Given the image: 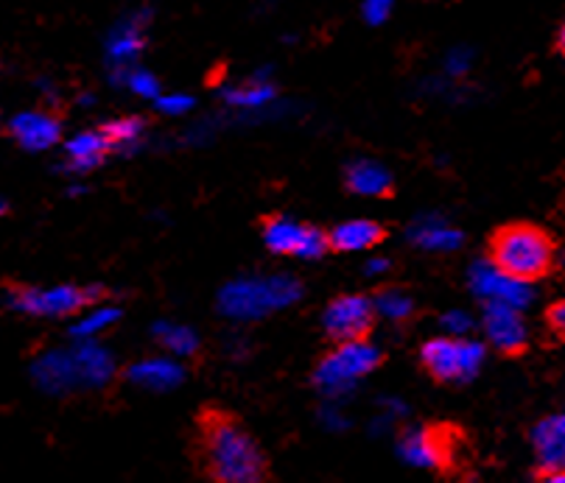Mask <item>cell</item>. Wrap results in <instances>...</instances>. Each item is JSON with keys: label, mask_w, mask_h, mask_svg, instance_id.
<instances>
[{"label": "cell", "mask_w": 565, "mask_h": 483, "mask_svg": "<svg viewBox=\"0 0 565 483\" xmlns=\"http://www.w3.org/2000/svg\"><path fill=\"white\" fill-rule=\"evenodd\" d=\"M102 297L98 288H76V286H60L51 291H40L34 286H23L14 282L9 286V304L25 313H40V316H71L78 313L93 299Z\"/></svg>", "instance_id": "obj_5"}, {"label": "cell", "mask_w": 565, "mask_h": 483, "mask_svg": "<svg viewBox=\"0 0 565 483\" xmlns=\"http://www.w3.org/2000/svg\"><path fill=\"white\" fill-rule=\"evenodd\" d=\"M9 129H12L18 143L25 146V149H49V146H54L60 140L62 124L60 118H54L49 112H25L18 115Z\"/></svg>", "instance_id": "obj_12"}, {"label": "cell", "mask_w": 565, "mask_h": 483, "mask_svg": "<svg viewBox=\"0 0 565 483\" xmlns=\"http://www.w3.org/2000/svg\"><path fill=\"white\" fill-rule=\"evenodd\" d=\"M559 266V269H565V249L557 251V260H554Z\"/></svg>", "instance_id": "obj_25"}, {"label": "cell", "mask_w": 565, "mask_h": 483, "mask_svg": "<svg viewBox=\"0 0 565 483\" xmlns=\"http://www.w3.org/2000/svg\"><path fill=\"white\" fill-rule=\"evenodd\" d=\"M375 311L373 297L364 293H348V297H337L322 313V330L326 339L333 346L344 344H367V339L375 330Z\"/></svg>", "instance_id": "obj_4"}, {"label": "cell", "mask_w": 565, "mask_h": 483, "mask_svg": "<svg viewBox=\"0 0 565 483\" xmlns=\"http://www.w3.org/2000/svg\"><path fill=\"white\" fill-rule=\"evenodd\" d=\"M484 333L490 346H495L501 355H521L530 341L521 311L499 302L484 304Z\"/></svg>", "instance_id": "obj_10"}, {"label": "cell", "mask_w": 565, "mask_h": 483, "mask_svg": "<svg viewBox=\"0 0 565 483\" xmlns=\"http://www.w3.org/2000/svg\"><path fill=\"white\" fill-rule=\"evenodd\" d=\"M109 146H113V143H109L107 135H104L102 129L85 131L82 138H76V140H71V143H67L71 168H73V171H90V168H96L98 162L107 157Z\"/></svg>", "instance_id": "obj_15"}, {"label": "cell", "mask_w": 565, "mask_h": 483, "mask_svg": "<svg viewBox=\"0 0 565 483\" xmlns=\"http://www.w3.org/2000/svg\"><path fill=\"white\" fill-rule=\"evenodd\" d=\"M373 304L375 311L384 313L392 322H409L415 316V302L403 291H397V288H381L373 297Z\"/></svg>", "instance_id": "obj_16"}, {"label": "cell", "mask_w": 565, "mask_h": 483, "mask_svg": "<svg viewBox=\"0 0 565 483\" xmlns=\"http://www.w3.org/2000/svg\"><path fill=\"white\" fill-rule=\"evenodd\" d=\"M386 235L390 229L379 222H348L328 233V246L331 251H364L384 244Z\"/></svg>", "instance_id": "obj_13"}, {"label": "cell", "mask_w": 565, "mask_h": 483, "mask_svg": "<svg viewBox=\"0 0 565 483\" xmlns=\"http://www.w3.org/2000/svg\"><path fill=\"white\" fill-rule=\"evenodd\" d=\"M264 240L277 255H297V257H322L328 246L326 229L313 227V224H297L282 218V215H266L260 218Z\"/></svg>", "instance_id": "obj_7"}, {"label": "cell", "mask_w": 565, "mask_h": 483, "mask_svg": "<svg viewBox=\"0 0 565 483\" xmlns=\"http://www.w3.org/2000/svg\"><path fill=\"white\" fill-rule=\"evenodd\" d=\"M364 9H367V18L373 20V23H379V20H384L386 12H390V3H375V7L373 3H367Z\"/></svg>", "instance_id": "obj_20"}, {"label": "cell", "mask_w": 565, "mask_h": 483, "mask_svg": "<svg viewBox=\"0 0 565 483\" xmlns=\"http://www.w3.org/2000/svg\"><path fill=\"white\" fill-rule=\"evenodd\" d=\"M484 346L462 339H431L420 350V366L437 383H465L479 372Z\"/></svg>", "instance_id": "obj_3"}, {"label": "cell", "mask_w": 565, "mask_h": 483, "mask_svg": "<svg viewBox=\"0 0 565 483\" xmlns=\"http://www.w3.org/2000/svg\"><path fill=\"white\" fill-rule=\"evenodd\" d=\"M135 377H138L140 383H146V386H154V388H166V386H171V383L180 380V375H177L174 369H169V366H163V364L143 366V369L135 372Z\"/></svg>", "instance_id": "obj_17"}, {"label": "cell", "mask_w": 565, "mask_h": 483, "mask_svg": "<svg viewBox=\"0 0 565 483\" xmlns=\"http://www.w3.org/2000/svg\"><path fill=\"white\" fill-rule=\"evenodd\" d=\"M537 483H565V472H546Z\"/></svg>", "instance_id": "obj_23"}, {"label": "cell", "mask_w": 565, "mask_h": 483, "mask_svg": "<svg viewBox=\"0 0 565 483\" xmlns=\"http://www.w3.org/2000/svg\"><path fill=\"white\" fill-rule=\"evenodd\" d=\"M557 260V249L546 229L535 224H507L490 238L488 262L518 282H535Z\"/></svg>", "instance_id": "obj_2"}, {"label": "cell", "mask_w": 565, "mask_h": 483, "mask_svg": "<svg viewBox=\"0 0 565 483\" xmlns=\"http://www.w3.org/2000/svg\"><path fill=\"white\" fill-rule=\"evenodd\" d=\"M546 324H548V330L557 335V339L565 341V299H559V302H554L552 308H548Z\"/></svg>", "instance_id": "obj_19"}, {"label": "cell", "mask_w": 565, "mask_h": 483, "mask_svg": "<svg viewBox=\"0 0 565 483\" xmlns=\"http://www.w3.org/2000/svg\"><path fill=\"white\" fill-rule=\"evenodd\" d=\"M557 49H559V54L565 56V23L559 25V34H557Z\"/></svg>", "instance_id": "obj_24"}, {"label": "cell", "mask_w": 565, "mask_h": 483, "mask_svg": "<svg viewBox=\"0 0 565 483\" xmlns=\"http://www.w3.org/2000/svg\"><path fill=\"white\" fill-rule=\"evenodd\" d=\"M397 450L406 464L420 466V470H443L451 461V436L446 428L426 425V428L403 433Z\"/></svg>", "instance_id": "obj_8"}, {"label": "cell", "mask_w": 565, "mask_h": 483, "mask_svg": "<svg viewBox=\"0 0 565 483\" xmlns=\"http://www.w3.org/2000/svg\"><path fill=\"white\" fill-rule=\"evenodd\" d=\"M104 135H107V140L113 146L124 143V140H132L135 135L140 131V120L138 118H129V120H113V124L104 126Z\"/></svg>", "instance_id": "obj_18"}, {"label": "cell", "mask_w": 565, "mask_h": 483, "mask_svg": "<svg viewBox=\"0 0 565 483\" xmlns=\"http://www.w3.org/2000/svg\"><path fill=\"white\" fill-rule=\"evenodd\" d=\"M470 286L479 293L484 302H499L510 304L515 311H523L530 308L532 299H535V291H532L530 282H518L512 277L501 275L499 269H493L488 260L476 262L473 271H470Z\"/></svg>", "instance_id": "obj_9"}, {"label": "cell", "mask_w": 565, "mask_h": 483, "mask_svg": "<svg viewBox=\"0 0 565 483\" xmlns=\"http://www.w3.org/2000/svg\"><path fill=\"white\" fill-rule=\"evenodd\" d=\"M196 461L211 483H266L269 459L238 417L205 406L196 417Z\"/></svg>", "instance_id": "obj_1"}, {"label": "cell", "mask_w": 565, "mask_h": 483, "mask_svg": "<svg viewBox=\"0 0 565 483\" xmlns=\"http://www.w3.org/2000/svg\"><path fill=\"white\" fill-rule=\"evenodd\" d=\"M381 364H384V355L370 344L333 346L331 353L319 358L317 383L326 391H337V388H344L353 380H359V377L370 375Z\"/></svg>", "instance_id": "obj_6"}, {"label": "cell", "mask_w": 565, "mask_h": 483, "mask_svg": "<svg viewBox=\"0 0 565 483\" xmlns=\"http://www.w3.org/2000/svg\"><path fill=\"white\" fill-rule=\"evenodd\" d=\"M9 213V204L3 202V198H0V215H7Z\"/></svg>", "instance_id": "obj_26"}, {"label": "cell", "mask_w": 565, "mask_h": 483, "mask_svg": "<svg viewBox=\"0 0 565 483\" xmlns=\"http://www.w3.org/2000/svg\"><path fill=\"white\" fill-rule=\"evenodd\" d=\"M160 107L169 109V112H180V109L191 107V101H188V98H174V104H171V101H163V104H160Z\"/></svg>", "instance_id": "obj_22"}, {"label": "cell", "mask_w": 565, "mask_h": 483, "mask_svg": "<svg viewBox=\"0 0 565 483\" xmlns=\"http://www.w3.org/2000/svg\"><path fill=\"white\" fill-rule=\"evenodd\" d=\"M135 90H140V93H151V96H154L157 93V84L151 82V76H135Z\"/></svg>", "instance_id": "obj_21"}, {"label": "cell", "mask_w": 565, "mask_h": 483, "mask_svg": "<svg viewBox=\"0 0 565 483\" xmlns=\"http://www.w3.org/2000/svg\"><path fill=\"white\" fill-rule=\"evenodd\" d=\"M532 448L543 475L546 472H565V414L541 419L532 430Z\"/></svg>", "instance_id": "obj_11"}, {"label": "cell", "mask_w": 565, "mask_h": 483, "mask_svg": "<svg viewBox=\"0 0 565 483\" xmlns=\"http://www.w3.org/2000/svg\"><path fill=\"white\" fill-rule=\"evenodd\" d=\"M344 185H348L350 193H361V196H395V182H392L390 171L379 162H353V165H348Z\"/></svg>", "instance_id": "obj_14"}]
</instances>
